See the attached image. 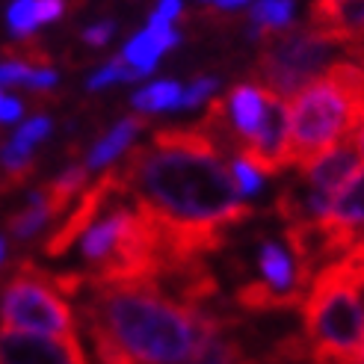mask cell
<instances>
[{
	"label": "cell",
	"instance_id": "obj_15",
	"mask_svg": "<svg viewBox=\"0 0 364 364\" xmlns=\"http://www.w3.org/2000/svg\"><path fill=\"white\" fill-rule=\"evenodd\" d=\"M60 210H63V208L53 202L50 193L36 190V193H30L27 208H24L21 213L12 216L9 228H12V234H15L18 240H33L36 234H42V231L50 225V220H53V216H57Z\"/></svg>",
	"mask_w": 364,
	"mask_h": 364
},
{
	"label": "cell",
	"instance_id": "obj_1",
	"mask_svg": "<svg viewBox=\"0 0 364 364\" xmlns=\"http://www.w3.org/2000/svg\"><path fill=\"white\" fill-rule=\"evenodd\" d=\"M122 184L160 228L166 264L193 261L249 216L225 151L205 127L157 134L134 151Z\"/></svg>",
	"mask_w": 364,
	"mask_h": 364
},
{
	"label": "cell",
	"instance_id": "obj_9",
	"mask_svg": "<svg viewBox=\"0 0 364 364\" xmlns=\"http://www.w3.org/2000/svg\"><path fill=\"white\" fill-rule=\"evenodd\" d=\"M311 30L332 45H350V50L364 48V0H317Z\"/></svg>",
	"mask_w": 364,
	"mask_h": 364
},
{
	"label": "cell",
	"instance_id": "obj_4",
	"mask_svg": "<svg viewBox=\"0 0 364 364\" xmlns=\"http://www.w3.org/2000/svg\"><path fill=\"white\" fill-rule=\"evenodd\" d=\"M302 314L314 350L364 355V279L347 258L323 267L311 279Z\"/></svg>",
	"mask_w": 364,
	"mask_h": 364
},
{
	"label": "cell",
	"instance_id": "obj_5",
	"mask_svg": "<svg viewBox=\"0 0 364 364\" xmlns=\"http://www.w3.org/2000/svg\"><path fill=\"white\" fill-rule=\"evenodd\" d=\"M0 323L4 329L36 335H77V320L65 290L53 276L36 267H21L0 294Z\"/></svg>",
	"mask_w": 364,
	"mask_h": 364
},
{
	"label": "cell",
	"instance_id": "obj_3",
	"mask_svg": "<svg viewBox=\"0 0 364 364\" xmlns=\"http://www.w3.org/2000/svg\"><path fill=\"white\" fill-rule=\"evenodd\" d=\"M364 116V65L335 63L287 101V166H305L353 134Z\"/></svg>",
	"mask_w": 364,
	"mask_h": 364
},
{
	"label": "cell",
	"instance_id": "obj_19",
	"mask_svg": "<svg viewBox=\"0 0 364 364\" xmlns=\"http://www.w3.org/2000/svg\"><path fill=\"white\" fill-rule=\"evenodd\" d=\"M228 166H231V178H234V184H237V193H240L243 198L258 196V193H261L267 172L258 166V163L249 160L246 154H234V157L228 160Z\"/></svg>",
	"mask_w": 364,
	"mask_h": 364
},
{
	"label": "cell",
	"instance_id": "obj_12",
	"mask_svg": "<svg viewBox=\"0 0 364 364\" xmlns=\"http://www.w3.org/2000/svg\"><path fill=\"white\" fill-rule=\"evenodd\" d=\"M326 223L350 246L364 240V169H355L353 178L335 193Z\"/></svg>",
	"mask_w": 364,
	"mask_h": 364
},
{
	"label": "cell",
	"instance_id": "obj_2",
	"mask_svg": "<svg viewBox=\"0 0 364 364\" xmlns=\"http://www.w3.org/2000/svg\"><path fill=\"white\" fill-rule=\"evenodd\" d=\"M83 320L101 364H187L220 320L154 282H86Z\"/></svg>",
	"mask_w": 364,
	"mask_h": 364
},
{
	"label": "cell",
	"instance_id": "obj_20",
	"mask_svg": "<svg viewBox=\"0 0 364 364\" xmlns=\"http://www.w3.org/2000/svg\"><path fill=\"white\" fill-rule=\"evenodd\" d=\"M36 63L30 60H4L0 63V89H15V86H33Z\"/></svg>",
	"mask_w": 364,
	"mask_h": 364
},
{
	"label": "cell",
	"instance_id": "obj_6",
	"mask_svg": "<svg viewBox=\"0 0 364 364\" xmlns=\"http://www.w3.org/2000/svg\"><path fill=\"white\" fill-rule=\"evenodd\" d=\"M335 45L311 27L282 30L261 53V80L269 92L294 98L302 86L317 80L332 63Z\"/></svg>",
	"mask_w": 364,
	"mask_h": 364
},
{
	"label": "cell",
	"instance_id": "obj_17",
	"mask_svg": "<svg viewBox=\"0 0 364 364\" xmlns=\"http://www.w3.org/2000/svg\"><path fill=\"white\" fill-rule=\"evenodd\" d=\"M249 18H252V36L264 30L282 33L294 24V0H255Z\"/></svg>",
	"mask_w": 364,
	"mask_h": 364
},
{
	"label": "cell",
	"instance_id": "obj_8",
	"mask_svg": "<svg viewBox=\"0 0 364 364\" xmlns=\"http://www.w3.org/2000/svg\"><path fill=\"white\" fill-rule=\"evenodd\" d=\"M287 136H290L287 98L269 92L267 95V113H264L258 134L243 145L240 154L255 160L267 175L282 172V169H287Z\"/></svg>",
	"mask_w": 364,
	"mask_h": 364
},
{
	"label": "cell",
	"instance_id": "obj_23",
	"mask_svg": "<svg viewBox=\"0 0 364 364\" xmlns=\"http://www.w3.org/2000/svg\"><path fill=\"white\" fill-rule=\"evenodd\" d=\"M24 119V104L9 89H0V124H15Z\"/></svg>",
	"mask_w": 364,
	"mask_h": 364
},
{
	"label": "cell",
	"instance_id": "obj_16",
	"mask_svg": "<svg viewBox=\"0 0 364 364\" xmlns=\"http://www.w3.org/2000/svg\"><path fill=\"white\" fill-rule=\"evenodd\" d=\"M181 98H184V86L178 80H151L142 89H136L134 107L139 113H175L181 110Z\"/></svg>",
	"mask_w": 364,
	"mask_h": 364
},
{
	"label": "cell",
	"instance_id": "obj_29",
	"mask_svg": "<svg viewBox=\"0 0 364 364\" xmlns=\"http://www.w3.org/2000/svg\"><path fill=\"white\" fill-rule=\"evenodd\" d=\"M350 139H353V145H355V151H358V157H364V116L355 122V127H353V134H350Z\"/></svg>",
	"mask_w": 364,
	"mask_h": 364
},
{
	"label": "cell",
	"instance_id": "obj_21",
	"mask_svg": "<svg viewBox=\"0 0 364 364\" xmlns=\"http://www.w3.org/2000/svg\"><path fill=\"white\" fill-rule=\"evenodd\" d=\"M124 80H131L127 65L122 60H110V63H104L98 71H92V77L86 80V89L89 92H101V89H110V86L124 83Z\"/></svg>",
	"mask_w": 364,
	"mask_h": 364
},
{
	"label": "cell",
	"instance_id": "obj_28",
	"mask_svg": "<svg viewBox=\"0 0 364 364\" xmlns=\"http://www.w3.org/2000/svg\"><path fill=\"white\" fill-rule=\"evenodd\" d=\"M343 258H347V261H350V264L358 269V276L364 279V240H361V243H355V246H353L347 255H343Z\"/></svg>",
	"mask_w": 364,
	"mask_h": 364
},
{
	"label": "cell",
	"instance_id": "obj_25",
	"mask_svg": "<svg viewBox=\"0 0 364 364\" xmlns=\"http://www.w3.org/2000/svg\"><path fill=\"white\" fill-rule=\"evenodd\" d=\"M110 39H113V24H110V21L89 24V27L83 30V42H86V45H92V48H104Z\"/></svg>",
	"mask_w": 364,
	"mask_h": 364
},
{
	"label": "cell",
	"instance_id": "obj_22",
	"mask_svg": "<svg viewBox=\"0 0 364 364\" xmlns=\"http://www.w3.org/2000/svg\"><path fill=\"white\" fill-rule=\"evenodd\" d=\"M216 89H220V80L216 77H198L184 89V98H181V110H196L202 104H210Z\"/></svg>",
	"mask_w": 364,
	"mask_h": 364
},
{
	"label": "cell",
	"instance_id": "obj_11",
	"mask_svg": "<svg viewBox=\"0 0 364 364\" xmlns=\"http://www.w3.org/2000/svg\"><path fill=\"white\" fill-rule=\"evenodd\" d=\"M178 42H181V36H178L175 24H151L149 21V27L127 39L119 60L131 71V80H139L145 75H151L163 53H169Z\"/></svg>",
	"mask_w": 364,
	"mask_h": 364
},
{
	"label": "cell",
	"instance_id": "obj_7",
	"mask_svg": "<svg viewBox=\"0 0 364 364\" xmlns=\"http://www.w3.org/2000/svg\"><path fill=\"white\" fill-rule=\"evenodd\" d=\"M0 364H89L77 335L0 329Z\"/></svg>",
	"mask_w": 364,
	"mask_h": 364
},
{
	"label": "cell",
	"instance_id": "obj_27",
	"mask_svg": "<svg viewBox=\"0 0 364 364\" xmlns=\"http://www.w3.org/2000/svg\"><path fill=\"white\" fill-rule=\"evenodd\" d=\"M314 364H364V355H341V353L314 350Z\"/></svg>",
	"mask_w": 364,
	"mask_h": 364
},
{
	"label": "cell",
	"instance_id": "obj_14",
	"mask_svg": "<svg viewBox=\"0 0 364 364\" xmlns=\"http://www.w3.org/2000/svg\"><path fill=\"white\" fill-rule=\"evenodd\" d=\"M139 127H142L139 119H122L119 124H113L110 131H107V134L92 145V149H89L83 166H86L89 172H104L107 166H113L119 157H124L127 151H131V145H134L136 136H139Z\"/></svg>",
	"mask_w": 364,
	"mask_h": 364
},
{
	"label": "cell",
	"instance_id": "obj_24",
	"mask_svg": "<svg viewBox=\"0 0 364 364\" xmlns=\"http://www.w3.org/2000/svg\"><path fill=\"white\" fill-rule=\"evenodd\" d=\"M181 12H184V0H157V6L151 12V24H175Z\"/></svg>",
	"mask_w": 364,
	"mask_h": 364
},
{
	"label": "cell",
	"instance_id": "obj_31",
	"mask_svg": "<svg viewBox=\"0 0 364 364\" xmlns=\"http://www.w3.org/2000/svg\"><path fill=\"white\" fill-rule=\"evenodd\" d=\"M6 261V237H0V267Z\"/></svg>",
	"mask_w": 364,
	"mask_h": 364
},
{
	"label": "cell",
	"instance_id": "obj_30",
	"mask_svg": "<svg viewBox=\"0 0 364 364\" xmlns=\"http://www.w3.org/2000/svg\"><path fill=\"white\" fill-rule=\"evenodd\" d=\"M216 9H225V12H234V9H243V6H252L255 0H213Z\"/></svg>",
	"mask_w": 364,
	"mask_h": 364
},
{
	"label": "cell",
	"instance_id": "obj_26",
	"mask_svg": "<svg viewBox=\"0 0 364 364\" xmlns=\"http://www.w3.org/2000/svg\"><path fill=\"white\" fill-rule=\"evenodd\" d=\"M36 4H39L42 24H53L65 15V0H36Z\"/></svg>",
	"mask_w": 364,
	"mask_h": 364
},
{
	"label": "cell",
	"instance_id": "obj_18",
	"mask_svg": "<svg viewBox=\"0 0 364 364\" xmlns=\"http://www.w3.org/2000/svg\"><path fill=\"white\" fill-rule=\"evenodd\" d=\"M6 27L15 39H30L42 27V15L36 0H12L6 9Z\"/></svg>",
	"mask_w": 364,
	"mask_h": 364
},
{
	"label": "cell",
	"instance_id": "obj_13",
	"mask_svg": "<svg viewBox=\"0 0 364 364\" xmlns=\"http://www.w3.org/2000/svg\"><path fill=\"white\" fill-rule=\"evenodd\" d=\"M53 131V122L48 116H33L27 122L18 124V131L6 139V145L0 149V166L12 175H21L27 172L30 160H33V151L39 149V142L48 139Z\"/></svg>",
	"mask_w": 364,
	"mask_h": 364
},
{
	"label": "cell",
	"instance_id": "obj_10",
	"mask_svg": "<svg viewBox=\"0 0 364 364\" xmlns=\"http://www.w3.org/2000/svg\"><path fill=\"white\" fill-rule=\"evenodd\" d=\"M302 169V181L308 190H314L326 198H335V193L353 178V172L358 169V151L353 139H341L332 149H326L323 154H317L314 160H308Z\"/></svg>",
	"mask_w": 364,
	"mask_h": 364
}]
</instances>
